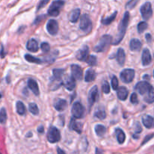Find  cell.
Listing matches in <instances>:
<instances>
[{"label":"cell","mask_w":154,"mask_h":154,"mask_svg":"<svg viewBox=\"0 0 154 154\" xmlns=\"http://www.w3.org/2000/svg\"><path fill=\"white\" fill-rule=\"evenodd\" d=\"M129 13L127 11L124 14L123 19H122V22H121L120 25L119 26V32L116 34L115 38H113V41L112 42V43L113 45H118L119 42L122 41V39L123 38L124 35H125V32H126L127 26L128 25V21H129Z\"/></svg>","instance_id":"6da1fadb"},{"label":"cell","mask_w":154,"mask_h":154,"mask_svg":"<svg viewBox=\"0 0 154 154\" xmlns=\"http://www.w3.org/2000/svg\"><path fill=\"white\" fill-rule=\"evenodd\" d=\"M112 42V37L109 35H103L100 39L97 45L94 48V51L96 52H103L108 48L109 45Z\"/></svg>","instance_id":"7a4b0ae2"},{"label":"cell","mask_w":154,"mask_h":154,"mask_svg":"<svg viewBox=\"0 0 154 154\" xmlns=\"http://www.w3.org/2000/svg\"><path fill=\"white\" fill-rule=\"evenodd\" d=\"M64 5V2L63 0H56L51 3L48 8V13L49 15L53 17H57L60 14V11Z\"/></svg>","instance_id":"3957f363"},{"label":"cell","mask_w":154,"mask_h":154,"mask_svg":"<svg viewBox=\"0 0 154 154\" xmlns=\"http://www.w3.org/2000/svg\"><path fill=\"white\" fill-rule=\"evenodd\" d=\"M79 27H80V29L83 32H86V33L91 32V27H92V23H91V20L88 14H83L81 17Z\"/></svg>","instance_id":"277c9868"},{"label":"cell","mask_w":154,"mask_h":154,"mask_svg":"<svg viewBox=\"0 0 154 154\" xmlns=\"http://www.w3.org/2000/svg\"><path fill=\"white\" fill-rule=\"evenodd\" d=\"M135 72L132 69H125L121 72L120 73V79L125 83H129L132 82L134 79Z\"/></svg>","instance_id":"5b68a950"},{"label":"cell","mask_w":154,"mask_h":154,"mask_svg":"<svg viewBox=\"0 0 154 154\" xmlns=\"http://www.w3.org/2000/svg\"><path fill=\"white\" fill-rule=\"evenodd\" d=\"M84 111H85V109H84L82 103L76 101L72 105L71 112H72L73 117L76 118V119H81L84 116Z\"/></svg>","instance_id":"8992f818"},{"label":"cell","mask_w":154,"mask_h":154,"mask_svg":"<svg viewBox=\"0 0 154 154\" xmlns=\"http://www.w3.org/2000/svg\"><path fill=\"white\" fill-rule=\"evenodd\" d=\"M60 140V133L56 127H51L48 134V140L50 143H57Z\"/></svg>","instance_id":"52a82bcc"},{"label":"cell","mask_w":154,"mask_h":154,"mask_svg":"<svg viewBox=\"0 0 154 154\" xmlns=\"http://www.w3.org/2000/svg\"><path fill=\"white\" fill-rule=\"evenodd\" d=\"M140 14L144 20H149L152 15V5L150 2H146L140 8Z\"/></svg>","instance_id":"ba28073f"},{"label":"cell","mask_w":154,"mask_h":154,"mask_svg":"<svg viewBox=\"0 0 154 154\" xmlns=\"http://www.w3.org/2000/svg\"><path fill=\"white\" fill-rule=\"evenodd\" d=\"M152 85L149 83H148L146 81L143 82H139L137 85H135V89L140 93L142 95H145L149 90L152 88Z\"/></svg>","instance_id":"9c48e42d"},{"label":"cell","mask_w":154,"mask_h":154,"mask_svg":"<svg viewBox=\"0 0 154 154\" xmlns=\"http://www.w3.org/2000/svg\"><path fill=\"white\" fill-rule=\"evenodd\" d=\"M97 97H98V89H97V85H94L90 90L89 93H88V106L91 107L95 101L97 100Z\"/></svg>","instance_id":"30bf717a"},{"label":"cell","mask_w":154,"mask_h":154,"mask_svg":"<svg viewBox=\"0 0 154 154\" xmlns=\"http://www.w3.org/2000/svg\"><path fill=\"white\" fill-rule=\"evenodd\" d=\"M71 72H72V76L75 79L77 80H81L83 76V71L82 69L76 64H72L70 66Z\"/></svg>","instance_id":"8fae6325"},{"label":"cell","mask_w":154,"mask_h":154,"mask_svg":"<svg viewBox=\"0 0 154 154\" xmlns=\"http://www.w3.org/2000/svg\"><path fill=\"white\" fill-rule=\"evenodd\" d=\"M46 29L47 31L48 32V33H50L51 35H56L58 32V23L55 20H53L51 19L48 21L46 25Z\"/></svg>","instance_id":"7c38bea8"},{"label":"cell","mask_w":154,"mask_h":154,"mask_svg":"<svg viewBox=\"0 0 154 154\" xmlns=\"http://www.w3.org/2000/svg\"><path fill=\"white\" fill-rule=\"evenodd\" d=\"M62 83L63 84V85H64L66 89L69 90V91H72L75 87V79L72 76L66 75Z\"/></svg>","instance_id":"4fadbf2b"},{"label":"cell","mask_w":154,"mask_h":154,"mask_svg":"<svg viewBox=\"0 0 154 154\" xmlns=\"http://www.w3.org/2000/svg\"><path fill=\"white\" fill-rule=\"evenodd\" d=\"M88 52H89V48L87 45H85L77 51L76 58L80 61L86 60V59L88 57Z\"/></svg>","instance_id":"5bb4252c"},{"label":"cell","mask_w":154,"mask_h":154,"mask_svg":"<svg viewBox=\"0 0 154 154\" xmlns=\"http://www.w3.org/2000/svg\"><path fill=\"white\" fill-rule=\"evenodd\" d=\"M151 60H152V57H151L150 52L147 48H145L142 53V63L143 66H147L151 63Z\"/></svg>","instance_id":"9a60e30c"},{"label":"cell","mask_w":154,"mask_h":154,"mask_svg":"<svg viewBox=\"0 0 154 154\" xmlns=\"http://www.w3.org/2000/svg\"><path fill=\"white\" fill-rule=\"evenodd\" d=\"M26 49L31 52H36L38 50V42L35 38H31L26 43Z\"/></svg>","instance_id":"2e32d148"},{"label":"cell","mask_w":154,"mask_h":154,"mask_svg":"<svg viewBox=\"0 0 154 154\" xmlns=\"http://www.w3.org/2000/svg\"><path fill=\"white\" fill-rule=\"evenodd\" d=\"M28 87L29 88V89L33 92V94L35 95L38 96L39 95V89H38V84L37 82H35L34 79H29L28 80Z\"/></svg>","instance_id":"e0dca14e"},{"label":"cell","mask_w":154,"mask_h":154,"mask_svg":"<svg viewBox=\"0 0 154 154\" xmlns=\"http://www.w3.org/2000/svg\"><path fill=\"white\" fill-rule=\"evenodd\" d=\"M142 122L146 128H152L154 127L153 117L149 115H146L143 116V119H142Z\"/></svg>","instance_id":"ac0fdd59"},{"label":"cell","mask_w":154,"mask_h":154,"mask_svg":"<svg viewBox=\"0 0 154 154\" xmlns=\"http://www.w3.org/2000/svg\"><path fill=\"white\" fill-rule=\"evenodd\" d=\"M66 106H67V103L65 100L63 99H57V100L54 101V106L57 111H63L66 109Z\"/></svg>","instance_id":"d6986e66"},{"label":"cell","mask_w":154,"mask_h":154,"mask_svg":"<svg viewBox=\"0 0 154 154\" xmlns=\"http://www.w3.org/2000/svg\"><path fill=\"white\" fill-rule=\"evenodd\" d=\"M69 128L73 131H76L79 134H81L82 131V123L79 122H76L74 119H71L70 123H69Z\"/></svg>","instance_id":"ffe728a7"},{"label":"cell","mask_w":154,"mask_h":154,"mask_svg":"<svg viewBox=\"0 0 154 154\" xmlns=\"http://www.w3.org/2000/svg\"><path fill=\"white\" fill-rule=\"evenodd\" d=\"M128 91L125 87H119L117 89V96L118 98L121 100H125L128 97Z\"/></svg>","instance_id":"44dd1931"},{"label":"cell","mask_w":154,"mask_h":154,"mask_svg":"<svg viewBox=\"0 0 154 154\" xmlns=\"http://www.w3.org/2000/svg\"><path fill=\"white\" fill-rule=\"evenodd\" d=\"M130 49L132 51H138L141 48L142 43L137 38H133L130 42Z\"/></svg>","instance_id":"7402d4cb"},{"label":"cell","mask_w":154,"mask_h":154,"mask_svg":"<svg viewBox=\"0 0 154 154\" xmlns=\"http://www.w3.org/2000/svg\"><path fill=\"white\" fill-rule=\"evenodd\" d=\"M116 60L120 66H123L125 61V53L122 48H119L116 54Z\"/></svg>","instance_id":"603a6c76"},{"label":"cell","mask_w":154,"mask_h":154,"mask_svg":"<svg viewBox=\"0 0 154 154\" xmlns=\"http://www.w3.org/2000/svg\"><path fill=\"white\" fill-rule=\"evenodd\" d=\"M79 17H80V9L79 8H76L72 11L69 14V19L72 23H75L77 20H79Z\"/></svg>","instance_id":"cb8c5ba5"},{"label":"cell","mask_w":154,"mask_h":154,"mask_svg":"<svg viewBox=\"0 0 154 154\" xmlns=\"http://www.w3.org/2000/svg\"><path fill=\"white\" fill-rule=\"evenodd\" d=\"M95 75H96L95 71H94V69H87L86 72H85V82H90L94 81V79H95Z\"/></svg>","instance_id":"d4e9b609"},{"label":"cell","mask_w":154,"mask_h":154,"mask_svg":"<svg viewBox=\"0 0 154 154\" xmlns=\"http://www.w3.org/2000/svg\"><path fill=\"white\" fill-rule=\"evenodd\" d=\"M144 100L148 103H152L154 102V88L152 87L151 89L145 94Z\"/></svg>","instance_id":"484cf974"},{"label":"cell","mask_w":154,"mask_h":154,"mask_svg":"<svg viewBox=\"0 0 154 154\" xmlns=\"http://www.w3.org/2000/svg\"><path fill=\"white\" fill-rule=\"evenodd\" d=\"M94 130H95L97 135L99 136V137H102V136L104 135L106 131V127L103 126V125H97L94 128Z\"/></svg>","instance_id":"4316f807"},{"label":"cell","mask_w":154,"mask_h":154,"mask_svg":"<svg viewBox=\"0 0 154 154\" xmlns=\"http://www.w3.org/2000/svg\"><path fill=\"white\" fill-rule=\"evenodd\" d=\"M16 108H17V112L19 115H24L26 113V107L24 104L21 101H17L16 103Z\"/></svg>","instance_id":"83f0119b"},{"label":"cell","mask_w":154,"mask_h":154,"mask_svg":"<svg viewBox=\"0 0 154 154\" xmlns=\"http://www.w3.org/2000/svg\"><path fill=\"white\" fill-rule=\"evenodd\" d=\"M116 137L119 143H123L125 140V134L122 129H116Z\"/></svg>","instance_id":"f1b7e54d"},{"label":"cell","mask_w":154,"mask_h":154,"mask_svg":"<svg viewBox=\"0 0 154 154\" xmlns=\"http://www.w3.org/2000/svg\"><path fill=\"white\" fill-rule=\"evenodd\" d=\"M116 14H117V12L116 11V12H114L113 14H112L111 16H109V17H106V18L102 19L101 23L104 25L110 24V23H112L114 20H115L116 17Z\"/></svg>","instance_id":"f546056e"},{"label":"cell","mask_w":154,"mask_h":154,"mask_svg":"<svg viewBox=\"0 0 154 154\" xmlns=\"http://www.w3.org/2000/svg\"><path fill=\"white\" fill-rule=\"evenodd\" d=\"M7 120V112L6 109L4 107L0 109V123L5 124Z\"/></svg>","instance_id":"4dcf8cb0"},{"label":"cell","mask_w":154,"mask_h":154,"mask_svg":"<svg viewBox=\"0 0 154 154\" xmlns=\"http://www.w3.org/2000/svg\"><path fill=\"white\" fill-rule=\"evenodd\" d=\"M94 116L100 119H104L106 118V112L103 109V108H99L95 112Z\"/></svg>","instance_id":"1f68e13d"},{"label":"cell","mask_w":154,"mask_h":154,"mask_svg":"<svg viewBox=\"0 0 154 154\" xmlns=\"http://www.w3.org/2000/svg\"><path fill=\"white\" fill-rule=\"evenodd\" d=\"M29 110L31 113H32L33 115H38L39 110H38V106H37L36 103H30L29 104Z\"/></svg>","instance_id":"d6a6232c"},{"label":"cell","mask_w":154,"mask_h":154,"mask_svg":"<svg viewBox=\"0 0 154 154\" xmlns=\"http://www.w3.org/2000/svg\"><path fill=\"white\" fill-rule=\"evenodd\" d=\"M25 59H26L28 62H30V63H42V60H41L40 59L36 58V57H33V56L30 55V54H26V55H25Z\"/></svg>","instance_id":"836d02e7"},{"label":"cell","mask_w":154,"mask_h":154,"mask_svg":"<svg viewBox=\"0 0 154 154\" xmlns=\"http://www.w3.org/2000/svg\"><path fill=\"white\" fill-rule=\"evenodd\" d=\"M63 69H53V75H54V79L56 80H59L61 78L62 75L63 74Z\"/></svg>","instance_id":"e575fe53"},{"label":"cell","mask_w":154,"mask_h":154,"mask_svg":"<svg viewBox=\"0 0 154 154\" xmlns=\"http://www.w3.org/2000/svg\"><path fill=\"white\" fill-rule=\"evenodd\" d=\"M86 63H88L90 66H94L97 63V57L94 55H90L88 56V58L86 59Z\"/></svg>","instance_id":"d590c367"},{"label":"cell","mask_w":154,"mask_h":154,"mask_svg":"<svg viewBox=\"0 0 154 154\" xmlns=\"http://www.w3.org/2000/svg\"><path fill=\"white\" fill-rule=\"evenodd\" d=\"M148 24L144 21H141L138 23L137 25V31H138L139 33H142L145 29L147 28Z\"/></svg>","instance_id":"8d00e7d4"},{"label":"cell","mask_w":154,"mask_h":154,"mask_svg":"<svg viewBox=\"0 0 154 154\" xmlns=\"http://www.w3.org/2000/svg\"><path fill=\"white\" fill-rule=\"evenodd\" d=\"M111 84H112V87L113 88V90L118 89V87H119V81H118L117 77L113 75V77L112 78V80H111Z\"/></svg>","instance_id":"74e56055"},{"label":"cell","mask_w":154,"mask_h":154,"mask_svg":"<svg viewBox=\"0 0 154 154\" xmlns=\"http://www.w3.org/2000/svg\"><path fill=\"white\" fill-rule=\"evenodd\" d=\"M102 89H103V91L105 94H109V91H110V88H109V85L108 82H106V81L103 82V85H102Z\"/></svg>","instance_id":"f35d334b"},{"label":"cell","mask_w":154,"mask_h":154,"mask_svg":"<svg viewBox=\"0 0 154 154\" xmlns=\"http://www.w3.org/2000/svg\"><path fill=\"white\" fill-rule=\"evenodd\" d=\"M138 1L139 0H130L129 2L127 3L126 8L128 9H131V8H134L136 6V5L137 4V2H138Z\"/></svg>","instance_id":"ab89813d"},{"label":"cell","mask_w":154,"mask_h":154,"mask_svg":"<svg viewBox=\"0 0 154 154\" xmlns=\"http://www.w3.org/2000/svg\"><path fill=\"white\" fill-rule=\"evenodd\" d=\"M41 49L43 52L47 53L50 51V45L49 44L47 43V42H42L41 44Z\"/></svg>","instance_id":"60d3db41"},{"label":"cell","mask_w":154,"mask_h":154,"mask_svg":"<svg viewBox=\"0 0 154 154\" xmlns=\"http://www.w3.org/2000/svg\"><path fill=\"white\" fill-rule=\"evenodd\" d=\"M130 101H131V103L133 104H136L138 102V99H137V95L136 93H132L131 95V97H130Z\"/></svg>","instance_id":"b9f144b4"},{"label":"cell","mask_w":154,"mask_h":154,"mask_svg":"<svg viewBox=\"0 0 154 154\" xmlns=\"http://www.w3.org/2000/svg\"><path fill=\"white\" fill-rule=\"evenodd\" d=\"M49 1L50 0H41L40 2L38 3V7H37V9L39 10L40 8H44V7H45V5L48 3V2H49Z\"/></svg>","instance_id":"7bdbcfd3"},{"label":"cell","mask_w":154,"mask_h":154,"mask_svg":"<svg viewBox=\"0 0 154 154\" xmlns=\"http://www.w3.org/2000/svg\"><path fill=\"white\" fill-rule=\"evenodd\" d=\"M153 136H154V134H150V135H148V136H146V138H145V140H143V143H142V144H144V143H146V142H147L148 140H149V139H151V138H152V137H153Z\"/></svg>","instance_id":"ee69618b"},{"label":"cell","mask_w":154,"mask_h":154,"mask_svg":"<svg viewBox=\"0 0 154 154\" xmlns=\"http://www.w3.org/2000/svg\"><path fill=\"white\" fill-rule=\"evenodd\" d=\"M5 51H4V48L3 46H2V48H1V51H0V56H1V57H2L3 58L4 57H5Z\"/></svg>","instance_id":"f6af8a7d"},{"label":"cell","mask_w":154,"mask_h":154,"mask_svg":"<svg viewBox=\"0 0 154 154\" xmlns=\"http://www.w3.org/2000/svg\"><path fill=\"white\" fill-rule=\"evenodd\" d=\"M38 131L39 133H44V127L42 125H40V126L38 128Z\"/></svg>","instance_id":"bcb514c9"},{"label":"cell","mask_w":154,"mask_h":154,"mask_svg":"<svg viewBox=\"0 0 154 154\" xmlns=\"http://www.w3.org/2000/svg\"><path fill=\"white\" fill-rule=\"evenodd\" d=\"M146 41H147L148 42H150V41H151V35H150V34H149V33L146 34Z\"/></svg>","instance_id":"7dc6e473"},{"label":"cell","mask_w":154,"mask_h":154,"mask_svg":"<svg viewBox=\"0 0 154 154\" xmlns=\"http://www.w3.org/2000/svg\"><path fill=\"white\" fill-rule=\"evenodd\" d=\"M57 154H66V152H65L63 149H60V148H57Z\"/></svg>","instance_id":"c3c4849f"},{"label":"cell","mask_w":154,"mask_h":154,"mask_svg":"<svg viewBox=\"0 0 154 154\" xmlns=\"http://www.w3.org/2000/svg\"><path fill=\"white\" fill-rule=\"evenodd\" d=\"M95 154H103V152H102V151L99 149V148H96Z\"/></svg>","instance_id":"681fc988"},{"label":"cell","mask_w":154,"mask_h":154,"mask_svg":"<svg viewBox=\"0 0 154 154\" xmlns=\"http://www.w3.org/2000/svg\"><path fill=\"white\" fill-rule=\"evenodd\" d=\"M0 98H1V94H0Z\"/></svg>","instance_id":"f907efd6"},{"label":"cell","mask_w":154,"mask_h":154,"mask_svg":"<svg viewBox=\"0 0 154 154\" xmlns=\"http://www.w3.org/2000/svg\"><path fill=\"white\" fill-rule=\"evenodd\" d=\"M153 76H154V71H153Z\"/></svg>","instance_id":"816d5d0a"},{"label":"cell","mask_w":154,"mask_h":154,"mask_svg":"<svg viewBox=\"0 0 154 154\" xmlns=\"http://www.w3.org/2000/svg\"><path fill=\"white\" fill-rule=\"evenodd\" d=\"M0 154H2V153H1V152H0Z\"/></svg>","instance_id":"f5cc1de1"}]
</instances>
